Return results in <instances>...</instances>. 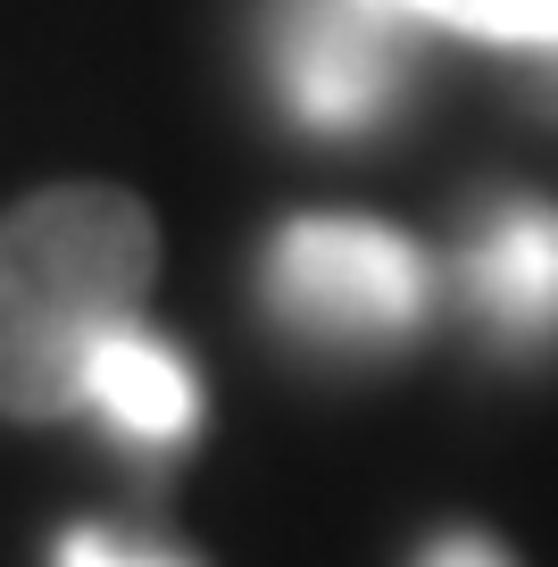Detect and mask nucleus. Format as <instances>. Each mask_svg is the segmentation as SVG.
Segmentation results:
<instances>
[{
    "instance_id": "obj_3",
    "label": "nucleus",
    "mask_w": 558,
    "mask_h": 567,
    "mask_svg": "<svg viewBox=\"0 0 558 567\" xmlns=\"http://www.w3.org/2000/svg\"><path fill=\"white\" fill-rule=\"evenodd\" d=\"M401 25H417L401 0H292L276 25V84L292 117L317 134L375 125L401 84Z\"/></svg>"
},
{
    "instance_id": "obj_2",
    "label": "nucleus",
    "mask_w": 558,
    "mask_h": 567,
    "mask_svg": "<svg viewBox=\"0 0 558 567\" xmlns=\"http://www.w3.org/2000/svg\"><path fill=\"white\" fill-rule=\"evenodd\" d=\"M434 301V267L409 234L366 217H300L267 250V309L333 351L401 342Z\"/></svg>"
},
{
    "instance_id": "obj_1",
    "label": "nucleus",
    "mask_w": 558,
    "mask_h": 567,
    "mask_svg": "<svg viewBox=\"0 0 558 567\" xmlns=\"http://www.w3.org/2000/svg\"><path fill=\"white\" fill-rule=\"evenodd\" d=\"M158 276V226L117 184H59L0 217V417H68L92 359L134 326Z\"/></svg>"
},
{
    "instance_id": "obj_8",
    "label": "nucleus",
    "mask_w": 558,
    "mask_h": 567,
    "mask_svg": "<svg viewBox=\"0 0 558 567\" xmlns=\"http://www.w3.org/2000/svg\"><path fill=\"white\" fill-rule=\"evenodd\" d=\"M425 567H508V559H500L492 543H475V534H458V543H442Z\"/></svg>"
},
{
    "instance_id": "obj_4",
    "label": "nucleus",
    "mask_w": 558,
    "mask_h": 567,
    "mask_svg": "<svg viewBox=\"0 0 558 567\" xmlns=\"http://www.w3.org/2000/svg\"><path fill=\"white\" fill-rule=\"evenodd\" d=\"M467 292L500 342H550L558 334V217L500 209L467 259Z\"/></svg>"
},
{
    "instance_id": "obj_6",
    "label": "nucleus",
    "mask_w": 558,
    "mask_h": 567,
    "mask_svg": "<svg viewBox=\"0 0 558 567\" xmlns=\"http://www.w3.org/2000/svg\"><path fill=\"white\" fill-rule=\"evenodd\" d=\"M417 25H451L475 42H517V51L558 59V0H401Z\"/></svg>"
},
{
    "instance_id": "obj_5",
    "label": "nucleus",
    "mask_w": 558,
    "mask_h": 567,
    "mask_svg": "<svg viewBox=\"0 0 558 567\" xmlns=\"http://www.w3.org/2000/svg\"><path fill=\"white\" fill-rule=\"evenodd\" d=\"M92 401L108 425H125L134 443H184L200 425V384L184 368V351H167L142 326H117L92 359Z\"/></svg>"
},
{
    "instance_id": "obj_7",
    "label": "nucleus",
    "mask_w": 558,
    "mask_h": 567,
    "mask_svg": "<svg viewBox=\"0 0 558 567\" xmlns=\"http://www.w3.org/2000/svg\"><path fill=\"white\" fill-rule=\"evenodd\" d=\"M59 567H193V559L142 550V543H125V534H108V526H75V534H59Z\"/></svg>"
}]
</instances>
